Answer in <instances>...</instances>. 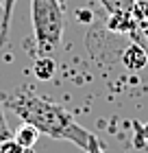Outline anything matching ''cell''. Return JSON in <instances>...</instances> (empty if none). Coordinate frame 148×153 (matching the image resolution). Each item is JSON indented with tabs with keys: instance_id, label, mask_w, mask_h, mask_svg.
Listing matches in <instances>:
<instances>
[{
	"instance_id": "7",
	"label": "cell",
	"mask_w": 148,
	"mask_h": 153,
	"mask_svg": "<svg viewBox=\"0 0 148 153\" xmlns=\"http://www.w3.org/2000/svg\"><path fill=\"white\" fill-rule=\"evenodd\" d=\"M54 59H50L48 55H41V57L35 59V66H33V72L39 81H48L54 76Z\"/></svg>"
},
{
	"instance_id": "12",
	"label": "cell",
	"mask_w": 148,
	"mask_h": 153,
	"mask_svg": "<svg viewBox=\"0 0 148 153\" xmlns=\"http://www.w3.org/2000/svg\"><path fill=\"white\" fill-rule=\"evenodd\" d=\"M79 18H81L85 24H89V20H91V13H89V11H81V13H79Z\"/></svg>"
},
{
	"instance_id": "15",
	"label": "cell",
	"mask_w": 148,
	"mask_h": 153,
	"mask_svg": "<svg viewBox=\"0 0 148 153\" xmlns=\"http://www.w3.org/2000/svg\"><path fill=\"white\" fill-rule=\"evenodd\" d=\"M0 9H2V0H0Z\"/></svg>"
},
{
	"instance_id": "3",
	"label": "cell",
	"mask_w": 148,
	"mask_h": 153,
	"mask_svg": "<svg viewBox=\"0 0 148 153\" xmlns=\"http://www.w3.org/2000/svg\"><path fill=\"white\" fill-rule=\"evenodd\" d=\"M122 66L126 68V70H131V72H137V70H142V68L148 66V55L146 51L139 44H129L126 46V51L122 53Z\"/></svg>"
},
{
	"instance_id": "1",
	"label": "cell",
	"mask_w": 148,
	"mask_h": 153,
	"mask_svg": "<svg viewBox=\"0 0 148 153\" xmlns=\"http://www.w3.org/2000/svg\"><path fill=\"white\" fill-rule=\"evenodd\" d=\"M0 101L9 112L22 118V123H31L33 127L39 129V134L50 136L54 140H70L79 149L87 151L91 138H94V134L81 127L66 107L37 94L31 88H15L2 92Z\"/></svg>"
},
{
	"instance_id": "11",
	"label": "cell",
	"mask_w": 148,
	"mask_h": 153,
	"mask_svg": "<svg viewBox=\"0 0 148 153\" xmlns=\"http://www.w3.org/2000/svg\"><path fill=\"white\" fill-rule=\"evenodd\" d=\"M87 153H105L102 151V144H100V140L94 136L91 138V142H89V147H87Z\"/></svg>"
},
{
	"instance_id": "2",
	"label": "cell",
	"mask_w": 148,
	"mask_h": 153,
	"mask_svg": "<svg viewBox=\"0 0 148 153\" xmlns=\"http://www.w3.org/2000/svg\"><path fill=\"white\" fill-rule=\"evenodd\" d=\"M31 22L35 44L41 55H48L61 46L66 18L59 0H31Z\"/></svg>"
},
{
	"instance_id": "6",
	"label": "cell",
	"mask_w": 148,
	"mask_h": 153,
	"mask_svg": "<svg viewBox=\"0 0 148 153\" xmlns=\"http://www.w3.org/2000/svg\"><path fill=\"white\" fill-rule=\"evenodd\" d=\"M18 0H2V20H0V48L7 46L9 39V29H11V16H13V7Z\"/></svg>"
},
{
	"instance_id": "8",
	"label": "cell",
	"mask_w": 148,
	"mask_h": 153,
	"mask_svg": "<svg viewBox=\"0 0 148 153\" xmlns=\"http://www.w3.org/2000/svg\"><path fill=\"white\" fill-rule=\"evenodd\" d=\"M100 4L107 9V13H118V11H131L135 0H100Z\"/></svg>"
},
{
	"instance_id": "14",
	"label": "cell",
	"mask_w": 148,
	"mask_h": 153,
	"mask_svg": "<svg viewBox=\"0 0 148 153\" xmlns=\"http://www.w3.org/2000/svg\"><path fill=\"white\" fill-rule=\"evenodd\" d=\"M139 26H142V31H144V37L148 39V20H144V22H139Z\"/></svg>"
},
{
	"instance_id": "10",
	"label": "cell",
	"mask_w": 148,
	"mask_h": 153,
	"mask_svg": "<svg viewBox=\"0 0 148 153\" xmlns=\"http://www.w3.org/2000/svg\"><path fill=\"white\" fill-rule=\"evenodd\" d=\"M0 153H29V149H24V147H20V144L13 140H4V142H0Z\"/></svg>"
},
{
	"instance_id": "9",
	"label": "cell",
	"mask_w": 148,
	"mask_h": 153,
	"mask_svg": "<svg viewBox=\"0 0 148 153\" xmlns=\"http://www.w3.org/2000/svg\"><path fill=\"white\" fill-rule=\"evenodd\" d=\"M11 138H13V131L9 129V125H7L4 109H2V101H0V142H4V140H11Z\"/></svg>"
},
{
	"instance_id": "13",
	"label": "cell",
	"mask_w": 148,
	"mask_h": 153,
	"mask_svg": "<svg viewBox=\"0 0 148 153\" xmlns=\"http://www.w3.org/2000/svg\"><path fill=\"white\" fill-rule=\"evenodd\" d=\"M139 131H142V138H144V140H148V123L144 125V127L139 125Z\"/></svg>"
},
{
	"instance_id": "5",
	"label": "cell",
	"mask_w": 148,
	"mask_h": 153,
	"mask_svg": "<svg viewBox=\"0 0 148 153\" xmlns=\"http://www.w3.org/2000/svg\"><path fill=\"white\" fill-rule=\"evenodd\" d=\"M37 138H39V129H37V127H33L31 123H22L15 131H13V140H15L20 147L29 149V151L35 147Z\"/></svg>"
},
{
	"instance_id": "4",
	"label": "cell",
	"mask_w": 148,
	"mask_h": 153,
	"mask_svg": "<svg viewBox=\"0 0 148 153\" xmlns=\"http://www.w3.org/2000/svg\"><path fill=\"white\" fill-rule=\"evenodd\" d=\"M107 26L113 33H131L135 26H139V20L135 18L133 9L131 11H118V13H109Z\"/></svg>"
}]
</instances>
